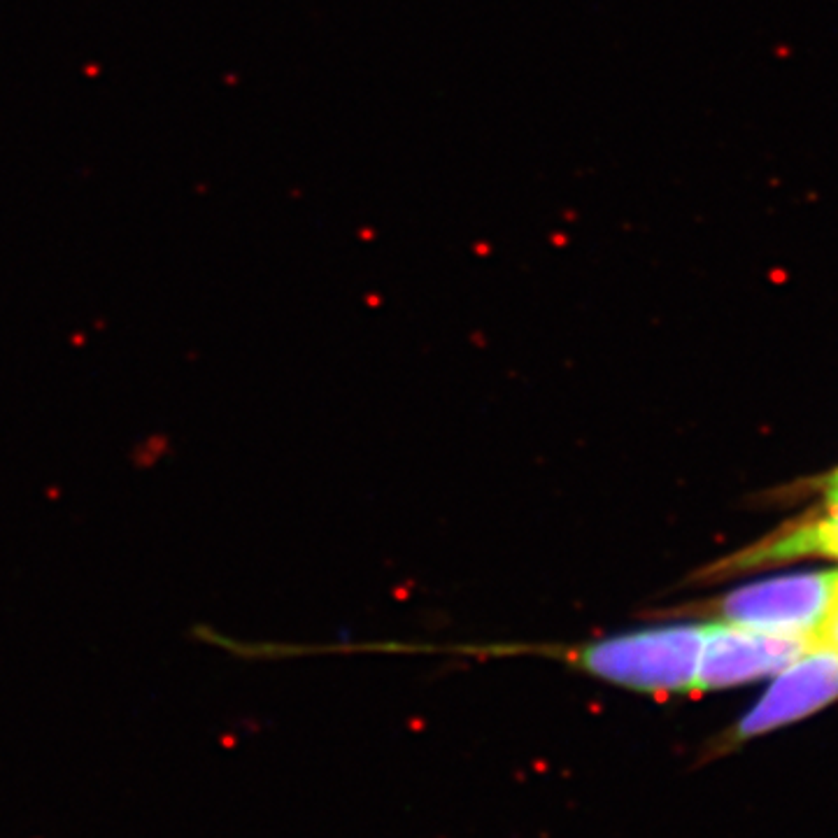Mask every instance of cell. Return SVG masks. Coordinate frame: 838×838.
<instances>
[{
	"label": "cell",
	"instance_id": "1",
	"mask_svg": "<svg viewBox=\"0 0 838 838\" xmlns=\"http://www.w3.org/2000/svg\"><path fill=\"white\" fill-rule=\"evenodd\" d=\"M706 622L648 627L598 638L561 657L598 680L654 697L697 692Z\"/></svg>",
	"mask_w": 838,
	"mask_h": 838
},
{
	"label": "cell",
	"instance_id": "6",
	"mask_svg": "<svg viewBox=\"0 0 838 838\" xmlns=\"http://www.w3.org/2000/svg\"><path fill=\"white\" fill-rule=\"evenodd\" d=\"M815 641L827 643V645H834V648H838V601L834 603L832 612L827 615V619L822 622V627L817 629Z\"/></svg>",
	"mask_w": 838,
	"mask_h": 838
},
{
	"label": "cell",
	"instance_id": "4",
	"mask_svg": "<svg viewBox=\"0 0 838 838\" xmlns=\"http://www.w3.org/2000/svg\"><path fill=\"white\" fill-rule=\"evenodd\" d=\"M838 699V648L815 641L778 673L760 701L740 717L726 743H743L817 713Z\"/></svg>",
	"mask_w": 838,
	"mask_h": 838
},
{
	"label": "cell",
	"instance_id": "5",
	"mask_svg": "<svg viewBox=\"0 0 838 838\" xmlns=\"http://www.w3.org/2000/svg\"><path fill=\"white\" fill-rule=\"evenodd\" d=\"M801 557L838 559V499H827V506L817 517L789 524L773 536L720 559L706 571V576H713L715 580Z\"/></svg>",
	"mask_w": 838,
	"mask_h": 838
},
{
	"label": "cell",
	"instance_id": "2",
	"mask_svg": "<svg viewBox=\"0 0 838 838\" xmlns=\"http://www.w3.org/2000/svg\"><path fill=\"white\" fill-rule=\"evenodd\" d=\"M836 601L838 571H817L740 585L715 603V615L731 624L808 636L815 641L817 629Z\"/></svg>",
	"mask_w": 838,
	"mask_h": 838
},
{
	"label": "cell",
	"instance_id": "3",
	"mask_svg": "<svg viewBox=\"0 0 838 838\" xmlns=\"http://www.w3.org/2000/svg\"><path fill=\"white\" fill-rule=\"evenodd\" d=\"M815 643L808 636L764 632L731 622H708L697 692L731 689L780 673Z\"/></svg>",
	"mask_w": 838,
	"mask_h": 838
},
{
	"label": "cell",
	"instance_id": "7",
	"mask_svg": "<svg viewBox=\"0 0 838 838\" xmlns=\"http://www.w3.org/2000/svg\"><path fill=\"white\" fill-rule=\"evenodd\" d=\"M822 489H825L827 499H838V468L822 480Z\"/></svg>",
	"mask_w": 838,
	"mask_h": 838
}]
</instances>
